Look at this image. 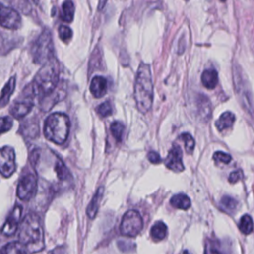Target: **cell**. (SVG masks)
Instances as JSON below:
<instances>
[{
    "instance_id": "6da1fadb",
    "label": "cell",
    "mask_w": 254,
    "mask_h": 254,
    "mask_svg": "<svg viewBox=\"0 0 254 254\" xmlns=\"http://www.w3.org/2000/svg\"><path fill=\"white\" fill-rule=\"evenodd\" d=\"M19 239L29 253L41 251L44 246V231L40 217L35 213L28 214L20 224Z\"/></svg>"
},
{
    "instance_id": "7a4b0ae2",
    "label": "cell",
    "mask_w": 254,
    "mask_h": 254,
    "mask_svg": "<svg viewBox=\"0 0 254 254\" xmlns=\"http://www.w3.org/2000/svg\"><path fill=\"white\" fill-rule=\"evenodd\" d=\"M153 80L149 64H141L138 67L134 85V97L140 112L146 113L153 103Z\"/></svg>"
},
{
    "instance_id": "3957f363",
    "label": "cell",
    "mask_w": 254,
    "mask_h": 254,
    "mask_svg": "<svg viewBox=\"0 0 254 254\" xmlns=\"http://www.w3.org/2000/svg\"><path fill=\"white\" fill-rule=\"evenodd\" d=\"M59 80V68L56 64L50 62L38 71L28 89L33 95L47 97L56 90Z\"/></svg>"
},
{
    "instance_id": "277c9868",
    "label": "cell",
    "mask_w": 254,
    "mask_h": 254,
    "mask_svg": "<svg viewBox=\"0 0 254 254\" xmlns=\"http://www.w3.org/2000/svg\"><path fill=\"white\" fill-rule=\"evenodd\" d=\"M70 121L66 114L55 112L48 116L45 121L44 135L45 137L56 143L63 144L66 141L69 133Z\"/></svg>"
},
{
    "instance_id": "5b68a950",
    "label": "cell",
    "mask_w": 254,
    "mask_h": 254,
    "mask_svg": "<svg viewBox=\"0 0 254 254\" xmlns=\"http://www.w3.org/2000/svg\"><path fill=\"white\" fill-rule=\"evenodd\" d=\"M33 60L37 64H46L52 62L54 56V45L51 32L45 29L35 41L32 47Z\"/></svg>"
},
{
    "instance_id": "8992f818",
    "label": "cell",
    "mask_w": 254,
    "mask_h": 254,
    "mask_svg": "<svg viewBox=\"0 0 254 254\" xmlns=\"http://www.w3.org/2000/svg\"><path fill=\"white\" fill-rule=\"evenodd\" d=\"M143 228V219L137 210H128L123 215L120 232L128 237H135Z\"/></svg>"
},
{
    "instance_id": "52a82bcc",
    "label": "cell",
    "mask_w": 254,
    "mask_h": 254,
    "mask_svg": "<svg viewBox=\"0 0 254 254\" xmlns=\"http://www.w3.org/2000/svg\"><path fill=\"white\" fill-rule=\"evenodd\" d=\"M37 191V178L34 174L28 173L22 176L17 186V196L22 200H30Z\"/></svg>"
},
{
    "instance_id": "ba28073f",
    "label": "cell",
    "mask_w": 254,
    "mask_h": 254,
    "mask_svg": "<svg viewBox=\"0 0 254 254\" xmlns=\"http://www.w3.org/2000/svg\"><path fill=\"white\" fill-rule=\"evenodd\" d=\"M16 170L15 151L10 146L0 148V174L9 178Z\"/></svg>"
},
{
    "instance_id": "9c48e42d",
    "label": "cell",
    "mask_w": 254,
    "mask_h": 254,
    "mask_svg": "<svg viewBox=\"0 0 254 254\" xmlns=\"http://www.w3.org/2000/svg\"><path fill=\"white\" fill-rule=\"evenodd\" d=\"M0 26L16 30L21 26V17L19 13L14 9L4 6L0 3Z\"/></svg>"
},
{
    "instance_id": "30bf717a",
    "label": "cell",
    "mask_w": 254,
    "mask_h": 254,
    "mask_svg": "<svg viewBox=\"0 0 254 254\" xmlns=\"http://www.w3.org/2000/svg\"><path fill=\"white\" fill-rule=\"evenodd\" d=\"M22 211H23V207L22 205H16L13 210L11 211V213L8 215L5 223L3 224L2 228H1V233L3 235L6 236H11L13 235L20 223V219H21V215H22Z\"/></svg>"
},
{
    "instance_id": "8fae6325",
    "label": "cell",
    "mask_w": 254,
    "mask_h": 254,
    "mask_svg": "<svg viewBox=\"0 0 254 254\" xmlns=\"http://www.w3.org/2000/svg\"><path fill=\"white\" fill-rule=\"evenodd\" d=\"M165 165L168 169L180 173L184 171L185 167L182 161V150L178 145H174L168 153V156L165 160Z\"/></svg>"
},
{
    "instance_id": "7c38bea8",
    "label": "cell",
    "mask_w": 254,
    "mask_h": 254,
    "mask_svg": "<svg viewBox=\"0 0 254 254\" xmlns=\"http://www.w3.org/2000/svg\"><path fill=\"white\" fill-rule=\"evenodd\" d=\"M33 95H26V97H24L23 99L20 100H16L15 103L13 104V106L10 109V113L12 114V116L16 119H21L23 117H25L33 108L34 106V102L32 99Z\"/></svg>"
},
{
    "instance_id": "4fadbf2b",
    "label": "cell",
    "mask_w": 254,
    "mask_h": 254,
    "mask_svg": "<svg viewBox=\"0 0 254 254\" xmlns=\"http://www.w3.org/2000/svg\"><path fill=\"white\" fill-rule=\"evenodd\" d=\"M90 92L96 98L102 97L107 92V80L103 76L96 75L91 79Z\"/></svg>"
},
{
    "instance_id": "5bb4252c",
    "label": "cell",
    "mask_w": 254,
    "mask_h": 254,
    "mask_svg": "<svg viewBox=\"0 0 254 254\" xmlns=\"http://www.w3.org/2000/svg\"><path fill=\"white\" fill-rule=\"evenodd\" d=\"M103 191H104V188L103 187L98 188L96 192L94 193L93 197L91 198L88 206H87L86 213H87V215H88V217L90 219L94 218L95 215L97 214V211H98V208H99V204H100V201H101V198H102V195H103Z\"/></svg>"
},
{
    "instance_id": "9a60e30c",
    "label": "cell",
    "mask_w": 254,
    "mask_h": 254,
    "mask_svg": "<svg viewBox=\"0 0 254 254\" xmlns=\"http://www.w3.org/2000/svg\"><path fill=\"white\" fill-rule=\"evenodd\" d=\"M16 86V77L12 76L9 78V80L6 82V84L4 85L3 89L1 90L0 93V107H3L5 105L8 104L10 97L15 89Z\"/></svg>"
},
{
    "instance_id": "2e32d148",
    "label": "cell",
    "mask_w": 254,
    "mask_h": 254,
    "mask_svg": "<svg viewBox=\"0 0 254 254\" xmlns=\"http://www.w3.org/2000/svg\"><path fill=\"white\" fill-rule=\"evenodd\" d=\"M234 121H235V115L230 111H226L219 116V118L215 122V125L218 131L222 132L232 127Z\"/></svg>"
},
{
    "instance_id": "e0dca14e",
    "label": "cell",
    "mask_w": 254,
    "mask_h": 254,
    "mask_svg": "<svg viewBox=\"0 0 254 254\" xmlns=\"http://www.w3.org/2000/svg\"><path fill=\"white\" fill-rule=\"evenodd\" d=\"M0 254H29V251L20 241H13L7 243L1 249Z\"/></svg>"
},
{
    "instance_id": "ac0fdd59",
    "label": "cell",
    "mask_w": 254,
    "mask_h": 254,
    "mask_svg": "<svg viewBox=\"0 0 254 254\" xmlns=\"http://www.w3.org/2000/svg\"><path fill=\"white\" fill-rule=\"evenodd\" d=\"M201 82L208 89L214 88L218 82L217 71L213 68L205 69L201 74Z\"/></svg>"
},
{
    "instance_id": "d6986e66",
    "label": "cell",
    "mask_w": 254,
    "mask_h": 254,
    "mask_svg": "<svg viewBox=\"0 0 254 254\" xmlns=\"http://www.w3.org/2000/svg\"><path fill=\"white\" fill-rule=\"evenodd\" d=\"M167 230V225L163 221H157L153 224L150 234L155 241H160L166 237Z\"/></svg>"
},
{
    "instance_id": "ffe728a7",
    "label": "cell",
    "mask_w": 254,
    "mask_h": 254,
    "mask_svg": "<svg viewBox=\"0 0 254 254\" xmlns=\"http://www.w3.org/2000/svg\"><path fill=\"white\" fill-rule=\"evenodd\" d=\"M197 108H198V112L199 115L204 119V120H208L209 116H210V101L208 100L207 97L203 96V94H200L197 97Z\"/></svg>"
},
{
    "instance_id": "44dd1931",
    "label": "cell",
    "mask_w": 254,
    "mask_h": 254,
    "mask_svg": "<svg viewBox=\"0 0 254 254\" xmlns=\"http://www.w3.org/2000/svg\"><path fill=\"white\" fill-rule=\"evenodd\" d=\"M171 204L179 209H188L190 206V199L189 198V196L185 193H178L175 194L171 200H170Z\"/></svg>"
},
{
    "instance_id": "7402d4cb",
    "label": "cell",
    "mask_w": 254,
    "mask_h": 254,
    "mask_svg": "<svg viewBox=\"0 0 254 254\" xmlns=\"http://www.w3.org/2000/svg\"><path fill=\"white\" fill-rule=\"evenodd\" d=\"M61 19L64 22H71L74 16V5L71 1H64L62 5Z\"/></svg>"
},
{
    "instance_id": "603a6c76",
    "label": "cell",
    "mask_w": 254,
    "mask_h": 254,
    "mask_svg": "<svg viewBox=\"0 0 254 254\" xmlns=\"http://www.w3.org/2000/svg\"><path fill=\"white\" fill-rule=\"evenodd\" d=\"M219 205L220 207L227 213H233L236 208H237V205H238V202L236 199H234L233 197L231 196H228V195H224L222 196V198L220 199V202H219Z\"/></svg>"
},
{
    "instance_id": "cb8c5ba5",
    "label": "cell",
    "mask_w": 254,
    "mask_h": 254,
    "mask_svg": "<svg viewBox=\"0 0 254 254\" xmlns=\"http://www.w3.org/2000/svg\"><path fill=\"white\" fill-rule=\"evenodd\" d=\"M239 229L243 234H249L253 230V220L250 215L244 214L239 220Z\"/></svg>"
},
{
    "instance_id": "d4e9b609",
    "label": "cell",
    "mask_w": 254,
    "mask_h": 254,
    "mask_svg": "<svg viewBox=\"0 0 254 254\" xmlns=\"http://www.w3.org/2000/svg\"><path fill=\"white\" fill-rule=\"evenodd\" d=\"M124 129H125V127H124L123 123L120 121H114L110 125V131H111L113 137L115 138V140H117L118 142H120L123 138Z\"/></svg>"
},
{
    "instance_id": "484cf974",
    "label": "cell",
    "mask_w": 254,
    "mask_h": 254,
    "mask_svg": "<svg viewBox=\"0 0 254 254\" xmlns=\"http://www.w3.org/2000/svg\"><path fill=\"white\" fill-rule=\"evenodd\" d=\"M55 171L57 173V176L60 180H66L67 177L69 176V172L64 166V162L61 159H57L56 164H55Z\"/></svg>"
},
{
    "instance_id": "4316f807",
    "label": "cell",
    "mask_w": 254,
    "mask_h": 254,
    "mask_svg": "<svg viewBox=\"0 0 254 254\" xmlns=\"http://www.w3.org/2000/svg\"><path fill=\"white\" fill-rule=\"evenodd\" d=\"M96 112L101 117L110 116L112 114V112H113V108H112L111 103L109 101H105V102L101 103L100 105H98L96 107Z\"/></svg>"
},
{
    "instance_id": "83f0119b",
    "label": "cell",
    "mask_w": 254,
    "mask_h": 254,
    "mask_svg": "<svg viewBox=\"0 0 254 254\" xmlns=\"http://www.w3.org/2000/svg\"><path fill=\"white\" fill-rule=\"evenodd\" d=\"M182 140L185 142V149L188 153H191L194 148V140L190 133H183L181 135Z\"/></svg>"
},
{
    "instance_id": "f1b7e54d",
    "label": "cell",
    "mask_w": 254,
    "mask_h": 254,
    "mask_svg": "<svg viewBox=\"0 0 254 254\" xmlns=\"http://www.w3.org/2000/svg\"><path fill=\"white\" fill-rule=\"evenodd\" d=\"M59 37L61 38L62 41H64V43H66L67 41H69L72 37V31L69 27L62 25L59 27Z\"/></svg>"
},
{
    "instance_id": "f546056e",
    "label": "cell",
    "mask_w": 254,
    "mask_h": 254,
    "mask_svg": "<svg viewBox=\"0 0 254 254\" xmlns=\"http://www.w3.org/2000/svg\"><path fill=\"white\" fill-rule=\"evenodd\" d=\"M212 158H213V160H214V162L216 164H219V163H221V164H228L232 160V158H231V156L229 154H226V153L220 152V151L215 152L213 154Z\"/></svg>"
},
{
    "instance_id": "4dcf8cb0",
    "label": "cell",
    "mask_w": 254,
    "mask_h": 254,
    "mask_svg": "<svg viewBox=\"0 0 254 254\" xmlns=\"http://www.w3.org/2000/svg\"><path fill=\"white\" fill-rule=\"evenodd\" d=\"M12 125H13V120L9 116L0 117V134L9 131Z\"/></svg>"
},
{
    "instance_id": "1f68e13d",
    "label": "cell",
    "mask_w": 254,
    "mask_h": 254,
    "mask_svg": "<svg viewBox=\"0 0 254 254\" xmlns=\"http://www.w3.org/2000/svg\"><path fill=\"white\" fill-rule=\"evenodd\" d=\"M205 254H219L218 243L214 240H207L205 243Z\"/></svg>"
},
{
    "instance_id": "d6a6232c",
    "label": "cell",
    "mask_w": 254,
    "mask_h": 254,
    "mask_svg": "<svg viewBox=\"0 0 254 254\" xmlns=\"http://www.w3.org/2000/svg\"><path fill=\"white\" fill-rule=\"evenodd\" d=\"M148 159L153 164H159L162 161L160 155L155 151H151L148 153Z\"/></svg>"
},
{
    "instance_id": "836d02e7",
    "label": "cell",
    "mask_w": 254,
    "mask_h": 254,
    "mask_svg": "<svg viewBox=\"0 0 254 254\" xmlns=\"http://www.w3.org/2000/svg\"><path fill=\"white\" fill-rule=\"evenodd\" d=\"M242 178V172L240 170H236V171H233L232 173H230V176L228 178V181L232 184L236 183L238 180H240Z\"/></svg>"
},
{
    "instance_id": "e575fe53",
    "label": "cell",
    "mask_w": 254,
    "mask_h": 254,
    "mask_svg": "<svg viewBox=\"0 0 254 254\" xmlns=\"http://www.w3.org/2000/svg\"><path fill=\"white\" fill-rule=\"evenodd\" d=\"M52 254H64V250L62 247H58L53 250Z\"/></svg>"
}]
</instances>
